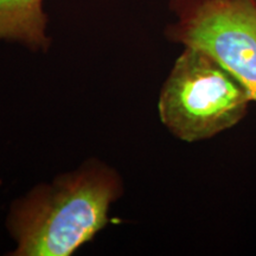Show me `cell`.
<instances>
[{"instance_id":"cell-2","label":"cell","mask_w":256,"mask_h":256,"mask_svg":"<svg viewBox=\"0 0 256 256\" xmlns=\"http://www.w3.org/2000/svg\"><path fill=\"white\" fill-rule=\"evenodd\" d=\"M254 104L248 88L204 51L183 48L158 98L162 126L176 139L198 142L238 126Z\"/></svg>"},{"instance_id":"cell-1","label":"cell","mask_w":256,"mask_h":256,"mask_svg":"<svg viewBox=\"0 0 256 256\" xmlns=\"http://www.w3.org/2000/svg\"><path fill=\"white\" fill-rule=\"evenodd\" d=\"M119 172L98 158L56 176L12 202L6 229L16 243L11 256H70L110 222L124 194Z\"/></svg>"},{"instance_id":"cell-4","label":"cell","mask_w":256,"mask_h":256,"mask_svg":"<svg viewBox=\"0 0 256 256\" xmlns=\"http://www.w3.org/2000/svg\"><path fill=\"white\" fill-rule=\"evenodd\" d=\"M48 24L44 0H0V43L46 52L51 46Z\"/></svg>"},{"instance_id":"cell-3","label":"cell","mask_w":256,"mask_h":256,"mask_svg":"<svg viewBox=\"0 0 256 256\" xmlns=\"http://www.w3.org/2000/svg\"><path fill=\"white\" fill-rule=\"evenodd\" d=\"M168 40L215 58L256 104V0H168Z\"/></svg>"}]
</instances>
